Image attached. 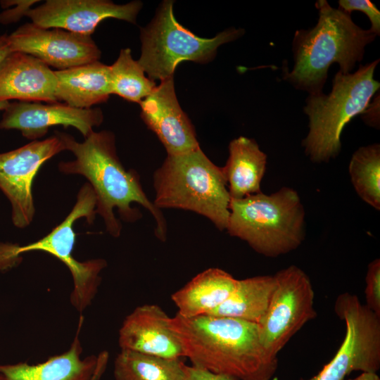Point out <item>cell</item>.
<instances>
[{
  "instance_id": "52a82bcc",
  "label": "cell",
  "mask_w": 380,
  "mask_h": 380,
  "mask_svg": "<svg viewBox=\"0 0 380 380\" xmlns=\"http://www.w3.org/2000/svg\"><path fill=\"white\" fill-rule=\"evenodd\" d=\"M96 205L94 191L89 183H85L80 189L70 213L42 239L24 246L0 243V270H7L19 263L20 256L24 253L40 251L53 255L67 266L72 274L70 303L82 313L94 298L101 281L100 274L107 262L102 258L80 262L73 256L76 236L73 224L82 217L92 224L96 215Z\"/></svg>"
},
{
  "instance_id": "f546056e",
  "label": "cell",
  "mask_w": 380,
  "mask_h": 380,
  "mask_svg": "<svg viewBox=\"0 0 380 380\" xmlns=\"http://www.w3.org/2000/svg\"><path fill=\"white\" fill-rule=\"evenodd\" d=\"M379 98L378 99H374L371 104H369L363 113L365 114L363 117L365 122L374 127H379Z\"/></svg>"
},
{
  "instance_id": "f1b7e54d",
  "label": "cell",
  "mask_w": 380,
  "mask_h": 380,
  "mask_svg": "<svg viewBox=\"0 0 380 380\" xmlns=\"http://www.w3.org/2000/svg\"><path fill=\"white\" fill-rule=\"evenodd\" d=\"M184 380H239L236 378L224 374L215 373L195 366L183 365Z\"/></svg>"
},
{
  "instance_id": "2e32d148",
  "label": "cell",
  "mask_w": 380,
  "mask_h": 380,
  "mask_svg": "<svg viewBox=\"0 0 380 380\" xmlns=\"http://www.w3.org/2000/svg\"><path fill=\"white\" fill-rule=\"evenodd\" d=\"M169 319L158 305L137 307L125 317L119 330L120 349L166 359L184 357L179 339L168 325Z\"/></svg>"
},
{
  "instance_id": "ffe728a7",
  "label": "cell",
  "mask_w": 380,
  "mask_h": 380,
  "mask_svg": "<svg viewBox=\"0 0 380 380\" xmlns=\"http://www.w3.org/2000/svg\"><path fill=\"white\" fill-rule=\"evenodd\" d=\"M238 279L220 268H209L195 276L171 296L184 317L208 315L232 294Z\"/></svg>"
},
{
  "instance_id": "d6986e66",
  "label": "cell",
  "mask_w": 380,
  "mask_h": 380,
  "mask_svg": "<svg viewBox=\"0 0 380 380\" xmlns=\"http://www.w3.org/2000/svg\"><path fill=\"white\" fill-rule=\"evenodd\" d=\"M57 80L56 98L76 108H91L106 102L110 94V65L99 61L54 70Z\"/></svg>"
},
{
  "instance_id": "4fadbf2b",
  "label": "cell",
  "mask_w": 380,
  "mask_h": 380,
  "mask_svg": "<svg viewBox=\"0 0 380 380\" xmlns=\"http://www.w3.org/2000/svg\"><path fill=\"white\" fill-rule=\"evenodd\" d=\"M141 6L138 1L120 5L106 0H48L31 8L26 16L42 28H61L91 35L99 24L107 18L135 23Z\"/></svg>"
},
{
  "instance_id": "ba28073f",
  "label": "cell",
  "mask_w": 380,
  "mask_h": 380,
  "mask_svg": "<svg viewBox=\"0 0 380 380\" xmlns=\"http://www.w3.org/2000/svg\"><path fill=\"white\" fill-rule=\"evenodd\" d=\"M243 33L241 29L229 28L213 38L198 37L177 21L173 2L165 1L151 23L141 30V54L137 61L150 80L163 81L173 77L182 61L209 62L220 46Z\"/></svg>"
},
{
  "instance_id": "9c48e42d",
  "label": "cell",
  "mask_w": 380,
  "mask_h": 380,
  "mask_svg": "<svg viewBox=\"0 0 380 380\" xmlns=\"http://www.w3.org/2000/svg\"><path fill=\"white\" fill-rule=\"evenodd\" d=\"M334 311L346 323L344 339L333 358L316 375L300 380H344L355 371L379 369L380 316L348 292L337 296Z\"/></svg>"
},
{
  "instance_id": "d4e9b609",
  "label": "cell",
  "mask_w": 380,
  "mask_h": 380,
  "mask_svg": "<svg viewBox=\"0 0 380 380\" xmlns=\"http://www.w3.org/2000/svg\"><path fill=\"white\" fill-rule=\"evenodd\" d=\"M110 73L112 94L131 102L139 103L156 87L132 58L129 48L120 50L117 60L110 65Z\"/></svg>"
},
{
  "instance_id": "e0dca14e",
  "label": "cell",
  "mask_w": 380,
  "mask_h": 380,
  "mask_svg": "<svg viewBox=\"0 0 380 380\" xmlns=\"http://www.w3.org/2000/svg\"><path fill=\"white\" fill-rule=\"evenodd\" d=\"M84 318L81 315L74 339L69 349L46 361L30 365L25 362L0 365L4 380H94L103 374L108 359L106 351L98 356L82 358V347L79 334Z\"/></svg>"
},
{
  "instance_id": "9a60e30c",
  "label": "cell",
  "mask_w": 380,
  "mask_h": 380,
  "mask_svg": "<svg viewBox=\"0 0 380 380\" xmlns=\"http://www.w3.org/2000/svg\"><path fill=\"white\" fill-rule=\"evenodd\" d=\"M139 104L142 120L163 144L167 156L200 148L194 127L178 103L173 77L160 81Z\"/></svg>"
},
{
  "instance_id": "4dcf8cb0",
  "label": "cell",
  "mask_w": 380,
  "mask_h": 380,
  "mask_svg": "<svg viewBox=\"0 0 380 380\" xmlns=\"http://www.w3.org/2000/svg\"><path fill=\"white\" fill-rule=\"evenodd\" d=\"M11 52L8 42V35H0V63Z\"/></svg>"
},
{
  "instance_id": "5b68a950",
  "label": "cell",
  "mask_w": 380,
  "mask_h": 380,
  "mask_svg": "<svg viewBox=\"0 0 380 380\" xmlns=\"http://www.w3.org/2000/svg\"><path fill=\"white\" fill-rule=\"evenodd\" d=\"M229 208V234L265 257L293 251L305 239V213L298 194L292 188L231 199Z\"/></svg>"
},
{
  "instance_id": "6da1fadb",
  "label": "cell",
  "mask_w": 380,
  "mask_h": 380,
  "mask_svg": "<svg viewBox=\"0 0 380 380\" xmlns=\"http://www.w3.org/2000/svg\"><path fill=\"white\" fill-rule=\"evenodd\" d=\"M59 134L65 150L71 151L75 159L59 163L58 170L64 174L82 175L89 181L96 198V213L102 217L107 232L113 237L120 235L122 224L114 215L115 208L125 222L132 223L140 219L139 210L132 207V203H136L152 215L156 224L155 235L160 241H165V218L144 191L138 173L127 170L121 163L114 134L106 130L92 132L82 142L70 134L60 132Z\"/></svg>"
},
{
  "instance_id": "4316f807",
  "label": "cell",
  "mask_w": 380,
  "mask_h": 380,
  "mask_svg": "<svg viewBox=\"0 0 380 380\" xmlns=\"http://www.w3.org/2000/svg\"><path fill=\"white\" fill-rule=\"evenodd\" d=\"M338 8L350 14L353 11L363 12L370 20V30L376 35L380 34V12L369 0H339Z\"/></svg>"
},
{
  "instance_id": "e575fe53",
  "label": "cell",
  "mask_w": 380,
  "mask_h": 380,
  "mask_svg": "<svg viewBox=\"0 0 380 380\" xmlns=\"http://www.w3.org/2000/svg\"><path fill=\"white\" fill-rule=\"evenodd\" d=\"M0 380H4V377L2 376V375L1 374H0Z\"/></svg>"
},
{
  "instance_id": "277c9868",
  "label": "cell",
  "mask_w": 380,
  "mask_h": 380,
  "mask_svg": "<svg viewBox=\"0 0 380 380\" xmlns=\"http://www.w3.org/2000/svg\"><path fill=\"white\" fill-rule=\"evenodd\" d=\"M154 205L159 209L189 210L210 220L220 231L227 229L231 198L222 168L201 148L167 156L153 174Z\"/></svg>"
},
{
  "instance_id": "603a6c76",
  "label": "cell",
  "mask_w": 380,
  "mask_h": 380,
  "mask_svg": "<svg viewBox=\"0 0 380 380\" xmlns=\"http://www.w3.org/2000/svg\"><path fill=\"white\" fill-rule=\"evenodd\" d=\"M184 362L129 350H121L114 361L115 380H184Z\"/></svg>"
},
{
  "instance_id": "44dd1931",
  "label": "cell",
  "mask_w": 380,
  "mask_h": 380,
  "mask_svg": "<svg viewBox=\"0 0 380 380\" xmlns=\"http://www.w3.org/2000/svg\"><path fill=\"white\" fill-rule=\"evenodd\" d=\"M267 156L254 139L239 137L229 145V158L222 171L231 199L261 192Z\"/></svg>"
},
{
  "instance_id": "d6a6232c",
  "label": "cell",
  "mask_w": 380,
  "mask_h": 380,
  "mask_svg": "<svg viewBox=\"0 0 380 380\" xmlns=\"http://www.w3.org/2000/svg\"><path fill=\"white\" fill-rule=\"evenodd\" d=\"M8 104H9L8 101H0V111L4 110Z\"/></svg>"
},
{
  "instance_id": "cb8c5ba5",
  "label": "cell",
  "mask_w": 380,
  "mask_h": 380,
  "mask_svg": "<svg viewBox=\"0 0 380 380\" xmlns=\"http://www.w3.org/2000/svg\"><path fill=\"white\" fill-rule=\"evenodd\" d=\"M348 172L352 184L362 201L380 209V145L362 146L353 154Z\"/></svg>"
},
{
  "instance_id": "1f68e13d",
  "label": "cell",
  "mask_w": 380,
  "mask_h": 380,
  "mask_svg": "<svg viewBox=\"0 0 380 380\" xmlns=\"http://www.w3.org/2000/svg\"><path fill=\"white\" fill-rule=\"evenodd\" d=\"M348 380H380L377 372H362L355 379Z\"/></svg>"
},
{
  "instance_id": "8992f818",
  "label": "cell",
  "mask_w": 380,
  "mask_h": 380,
  "mask_svg": "<svg viewBox=\"0 0 380 380\" xmlns=\"http://www.w3.org/2000/svg\"><path fill=\"white\" fill-rule=\"evenodd\" d=\"M379 62L361 65L353 73L338 71L329 94L322 92L307 98L303 111L309 118V132L302 145L312 162L327 163L338 155L345 125L364 113L379 90L380 83L374 78Z\"/></svg>"
},
{
  "instance_id": "5bb4252c",
  "label": "cell",
  "mask_w": 380,
  "mask_h": 380,
  "mask_svg": "<svg viewBox=\"0 0 380 380\" xmlns=\"http://www.w3.org/2000/svg\"><path fill=\"white\" fill-rule=\"evenodd\" d=\"M103 120L100 108H76L59 103L15 101L9 103L0 120V129H18L32 141L45 136L53 126L73 127L84 138Z\"/></svg>"
},
{
  "instance_id": "30bf717a",
  "label": "cell",
  "mask_w": 380,
  "mask_h": 380,
  "mask_svg": "<svg viewBox=\"0 0 380 380\" xmlns=\"http://www.w3.org/2000/svg\"><path fill=\"white\" fill-rule=\"evenodd\" d=\"M275 288L266 315L260 326V337L273 355L308 322L317 317L315 291L308 274L292 265L274 275Z\"/></svg>"
},
{
  "instance_id": "7c38bea8",
  "label": "cell",
  "mask_w": 380,
  "mask_h": 380,
  "mask_svg": "<svg viewBox=\"0 0 380 380\" xmlns=\"http://www.w3.org/2000/svg\"><path fill=\"white\" fill-rule=\"evenodd\" d=\"M12 52L32 56L48 66L65 70L99 61L101 51L91 35L25 23L8 35Z\"/></svg>"
},
{
  "instance_id": "ac0fdd59",
  "label": "cell",
  "mask_w": 380,
  "mask_h": 380,
  "mask_svg": "<svg viewBox=\"0 0 380 380\" xmlns=\"http://www.w3.org/2000/svg\"><path fill=\"white\" fill-rule=\"evenodd\" d=\"M56 86L54 71L32 56L11 52L0 63V101L58 103Z\"/></svg>"
},
{
  "instance_id": "3957f363",
  "label": "cell",
  "mask_w": 380,
  "mask_h": 380,
  "mask_svg": "<svg viewBox=\"0 0 380 380\" xmlns=\"http://www.w3.org/2000/svg\"><path fill=\"white\" fill-rule=\"evenodd\" d=\"M319 11L317 25L309 30H296L292 51L294 65L286 70L284 79L309 94L322 93L329 68L336 63L339 71L348 74L364 56L365 46L377 37L363 30L350 14L331 7L326 0L315 3Z\"/></svg>"
},
{
  "instance_id": "7402d4cb",
  "label": "cell",
  "mask_w": 380,
  "mask_h": 380,
  "mask_svg": "<svg viewBox=\"0 0 380 380\" xmlns=\"http://www.w3.org/2000/svg\"><path fill=\"white\" fill-rule=\"evenodd\" d=\"M274 288V275L238 279L229 297L208 315L260 324L269 308Z\"/></svg>"
},
{
  "instance_id": "83f0119b",
  "label": "cell",
  "mask_w": 380,
  "mask_h": 380,
  "mask_svg": "<svg viewBox=\"0 0 380 380\" xmlns=\"http://www.w3.org/2000/svg\"><path fill=\"white\" fill-rule=\"evenodd\" d=\"M40 2L36 0H6L0 1V5L5 9L0 13V23L8 25L16 23L32 8L34 4Z\"/></svg>"
},
{
  "instance_id": "484cf974",
  "label": "cell",
  "mask_w": 380,
  "mask_h": 380,
  "mask_svg": "<svg viewBox=\"0 0 380 380\" xmlns=\"http://www.w3.org/2000/svg\"><path fill=\"white\" fill-rule=\"evenodd\" d=\"M365 305L380 316V260L376 258L367 267L365 277Z\"/></svg>"
},
{
  "instance_id": "836d02e7",
  "label": "cell",
  "mask_w": 380,
  "mask_h": 380,
  "mask_svg": "<svg viewBox=\"0 0 380 380\" xmlns=\"http://www.w3.org/2000/svg\"><path fill=\"white\" fill-rule=\"evenodd\" d=\"M100 378H101V376H97L94 380H99Z\"/></svg>"
},
{
  "instance_id": "8fae6325",
  "label": "cell",
  "mask_w": 380,
  "mask_h": 380,
  "mask_svg": "<svg viewBox=\"0 0 380 380\" xmlns=\"http://www.w3.org/2000/svg\"><path fill=\"white\" fill-rule=\"evenodd\" d=\"M66 151L59 134L29 144L8 152L0 153V189L12 207V222L20 229L32 221L35 208L32 183L39 168L48 160Z\"/></svg>"
},
{
  "instance_id": "7a4b0ae2",
  "label": "cell",
  "mask_w": 380,
  "mask_h": 380,
  "mask_svg": "<svg viewBox=\"0 0 380 380\" xmlns=\"http://www.w3.org/2000/svg\"><path fill=\"white\" fill-rule=\"evenodd\" d=\"M168 325L192 365L239 380H272L277 356L263 346L258 324L211 315L184 317L177 313Z\"/></svg>"
}]
</instances>
